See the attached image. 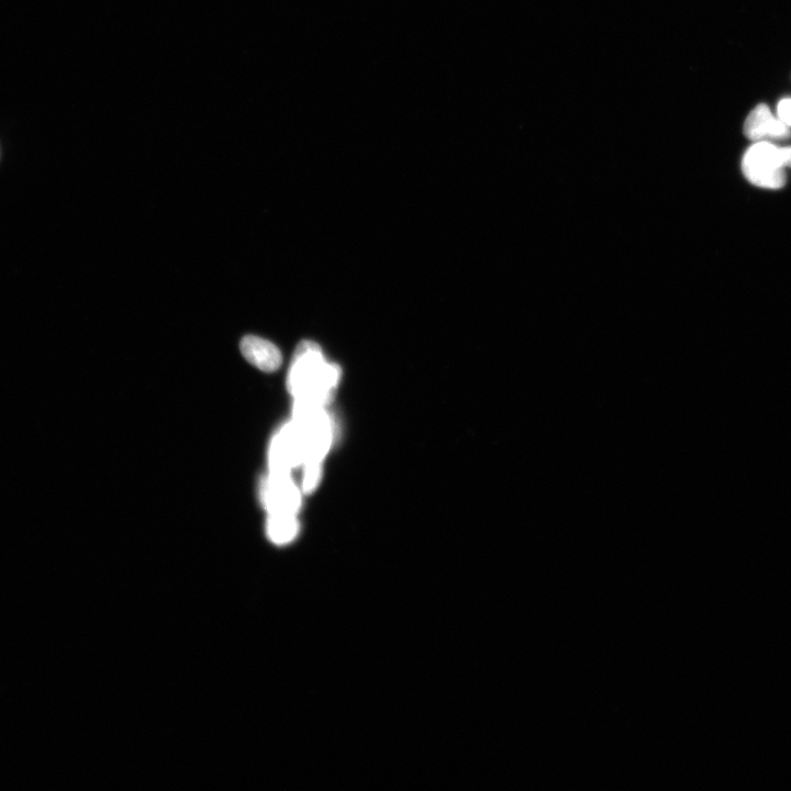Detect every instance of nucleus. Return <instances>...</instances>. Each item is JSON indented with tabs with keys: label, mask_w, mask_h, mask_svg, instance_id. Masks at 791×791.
<instances>
[{
	"label": "nucleus",
	"mask_w": 791,
	"mask_h": 791,
	"mask_svg": "<svg viewBox=\"0 0 791 791\" xmlns=\"http://www.w3.org/2000/svg\"><path fill=\"white\" fill-rule=\"evenodd\" d=\"M261 497L269 514L296 515L300 507L299 490L289 474L270 472L262 483Z\"/></svg>",
	"instance_id": "39448f33"
},
{
	"label": "nucleus",
	"mask_w": 791,
	"mask_h": 791,
	"mask_svg": "<svg viewBox=\"0 0 791 791\" xmlns=\"http://www.w3.org/2000/svg\"><path fill=\"white\" fill-rule=\"evenodd\" d=\"M298 530L295 515L270 514L267 520V536L277 545L291 543L297 537Z\"/></svg>",
	"instance_id": "6e6552de"
},
{
	"label": "nucleus",
	"mask_w": 791,
	"mask_h": 791,
	"mask_svg": "<svg viewBox=\"0 0 791 791\" xmlns=\"http://www.w3.org/2000/svg\"><path fill=\"white\" fill-rule=\"evenodd\" d=\"M305 448L294 422L278 431L270 449L271 473L291 475L295 467L305 463Z\"/></svg>",
	"instance_id": "20e7f679"
},
{
	"label": "nucleus",
	"mask_w": 791,
	"mask_h": 791,
	"mask_svg": "<svg viewBox=\"0 0 791 791\" xmlns=\"http://www.w3.org/2000/svg\"><path fill=\"white\" fill-rule=\"evenodd\" d=\"M321 478V463L308 462L305 464L303 487L305 493H311L316 489Z\"/></svg>",
	"instance_id": "1a4fd4ad"
},
{
	"label": "nucleus",
	"mask_w": 791,
	"mask_h": 791,
	"mask_svg": "<svg viewBox=\"0 0 791 791\" xmlns=\"http://www.w3.org/2000/svg\"><path fill=\"white\" fill-rule=\"evenodd\" d=\"M293 422L304 442L306 455L304 464L321 463L332 441L331 422L325 406L311 401L296 400Z\"/></svg>",
	"instance_id": "f03ea898"
},
{
	"label": "nucleus",
	"mask_w": 791,
	"mask_h": 791,
	"mask_svg": "<svg viewBox=\"0 0 791 791\" xmlns=\"http://www.w3.org/2000/svg\"><path fill=\"white\" fill-rule=\"evenodd\" d=\"M777 117L791 127V98L782 99L777 106Z\"/></svg>",
	"instance_id": "9d476101"
},
{
	"label": "nucleus",
	"mask_w": 791,
	"mask_h": 791,
	"mask_svg": "<svg viewBox=\"0 0 791 791\" xmlns=\"http://www.w3.org/2000/svg\"><path fill=\"white\" fill-rule=\"evenodd\" d=\"M241 352L248 362L264 372H274L282 364V355L273 343L248 336L241 341Z\"/></svg>",
	"instance_id": "0eeeda50"
},
{
	"label": "nucleus",
	"mask_w": 791,
	"mask_h": 791,
	"mask_svg": "<svg viewBox=\"0 0 791 791\" xmlns=\"http://www.w3.org/2000/svg\"><path fill=\"white\" fill-rule=\"evenodd\" d=\"M783 155L785 166L791 169V147L783 148Z\"/></svg>",
	"instance_id": "9b49d317"
},
{
	"label": "nucleus",
	"mask_w": 791,
	"mask_h": 791,
	"mask_svg": "<svg viewBox=\"0 0 791 791\" xmlns=\"http://www.w3.org/2000/svg\"><path fill=\"white\" fill-rule=\"evenodd\" d=\"M744 135L754 142L785 140L789 138V127L778 117H774L770 107L765 104L756 106L745 120Z\"/></svg>",
	"instance_id": "423d86ee"
},
{
	"label": "nucleus",
	"mask_w": 791,
	"mask_h": 791,
	"mask_svg": "<svg viewBox=\"0 0 791 791\" xmlns=\"http://www.w3.org/2000/svg\"><path fill=\"white\" fill-rule=\"evenodd\" d=\"M783 148L770 141L755 142L745 152L742 172L751 184L765 189H781L787 175Z\"/></svg>",
	"instance_id": "7ed1b4c3"
},
{
	"label": "nucleus",
	"mask_w": 791,
	"mask_h": 791,
	"mask_svg": "<svg viewBox=\"0 0 791 791\" xmlns=\"http://www.w3.org/2000/svg\"><path fill=\"white\" fill-rule=\"evenodd\" d=\"M340 369L328 364L319 345L305 341L298 345L289 371L288 387L296 400L327 405L340 380Z\"/></svg>",
	"instance_id": "f257e3e1"
}]
</instances>
